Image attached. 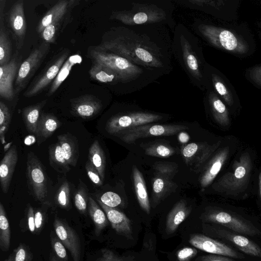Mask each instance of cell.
Wrapping results in <instances>:
<instances>
[{"label": "cell", "instance_id": "1", "mask_svg": "<svg viewBox=\"0 0 261 261\" xmlns=\"http://www.w3.org/2000/svg\"><path fill=\"white\" fill-rule=\"evenodd\" d=\"M164 24L121 27L95 48L123 57L131 62L163 75L169 74L172 64V41Z\"/></svg>", "mask_w": 261, "mask_h": 261}, {"label": "cell", "instance_id": "2", "mask_svg": "<svg viewBox=\"0 0 261 261\" xmlns=\"http://www.w3.org/2000/svg\"><path fill=\"white\" fill-rule=\"evenodd\" d=\"M172 55L193 85L202 91L208 87L206 64L199 39L185 25L178 23L173 30Z\"/></svg>", "mask_w": 261, "mask_h": 261}, {"label": "cell", "instance_id": "3", "mask_svg": "<svg viewBox=\"0 0 261 261\" xmlns=\"http://www.w3.org/2000/svg\"><path fill=\"white\" fill-rule=\"evenodd\" d=\"M89 54L93 62L111 68L118 75L127 94L141 90L163 75L111 52L94 48Z\"/></svg>", "mask_w": 261, "mask_h": 261}, {"label": "cell", "instance_id": "4", "mask_svg": "<svg viewBox=\"0 0 261 261\" xmlns=\"http://www.w3.org/2000/svg\"><path fill=\"white\" fill-rule=\"evenodd\" d=\"M192 28L197 36L214 47L240 57L253 53V39L236 29L199 19L194 21Z\"/></svg>", "mask_w": 261, "mask_h": 261}, {"label": "cell", "instance_id": "5", "mask_svg": "<svg viewBox=\"0 0 261 261\" xmlns=\"http://www.w3.org/2000/svg\"><path fill=\"white\" fill-rule=\"evenodd\" d=\"M173 6L169 1L135 2L129 9L112 11L110 18L127 26L149 24L167 25L174 30Z\"/></svg>", "mask_w": 261, "mask_h": 261}, {"label": "cell", "instance_id": "6", "mask_svg": "<svg viewBox=\"0 0 261 261\" xmlns=\"http://www.w3.org/2000/svg\"><path fill=\"white\" fill-rule=\"evenodd\" d=\"M253 156L248 152L241 153L230 169L212 186L215 191L231 197L244 195L249 185L253 167Z\"/></svg>", "mask_w": 261, "mask_h": 261}, {"label": "cell", "instance_id": "7", "mask_svg": "<svg viewBox=\"0 0 261 261\" xmlns=\"http://www.w3.org/2000/svg\"><path fill=\"white\" fill-rule=\"evenodd\" d=\"M202 218L205 222L222 226L244 236L255 237L261 234L260 230L251 221L228 210H211Z\"/></svg>", "mask_w": 261, "mask_h": 261}, {"label": "cell", "instance_id": "8", "mask_svg": "<svg viewBox=\"0 0 261 261\" xmlns=\"http://www.w3.org/2000/svg\"><path fill=\"white\" fill-rule=\"evenodd\" d=\"M175 2L189 9L199 10L224 20H232L237 16L239 1L225 0H178Z\"/></svg>", "mask_w": 261, "mask_h": 261}, {"label": "cell", "instance_id": "9", "mask_svg": "<svg viewBox=\"0 0 261 261\" xmlns=\"http://www.w3.org/2000/svg\"><path fill=\"white\" fill-rule=\"evenodd\" d=\"M163 118L162 115L145 111H126L111 117L106 123V129L110 134H118L126 129L159 121Z\"/></svg>", "mask_w": 261, "mask_h": 261}, {"label": "cell", "instance_id": "10", "mask_svg": "<svg viewBox=\"0 0 261 261\" xmlns=\"http://www.w3.org/2000/svg\"><path fill=\"white\" fill-rule=\"evenodd\" d=\"M205 74L207 89H212L229 109L236 110L240 106V101L236 90L226 77L208 63L206 65Z\"/></svg>", "mask_w": 261, "mask_h": 261}, {"label": "cell", "instance_id": "11", "mask_svg": "<svg viewBox=\"0 0 261 261\" xmlns=\"http://www.w3.org/2000/svg\"><path fill=\"white\" fill-rule=\"evenodd\" d=\"M180 124H146L123 130L119 133L120 139L126 143H133L137 139L152 137L170 136L188 129Z\"/></svg>", "mask_w": 261, "mask_h": 261}, {"label": "cell", "instance_id": "12", "mask_svg": "<svg viewBox=\"0 0 261 261\" xmlns=\"http://www.w3.org/2000/svg\"><path fill=\"white\" fill-rule=\"evenodd\" d=\"M26 176L30 193L36 200L43 201L48 193L47 175L42 163L31 151L27 155Z\"/></svg>", "mask_w": 261, "mask_h": 261}, {"label": "cell", "instance_id": "13", "mask_svg": "<svg viewBox=\"0 0 261 261\" xmlns=\"http://www.w3.org/2000/svg\"><path fill=\"white\" fill-rule=\"evenodd\" d=\"M50 50V44L45 41L34 48L22 62L15 81L14 92L18 94L26 88Z\"/></svg>", "mask_w": 261, "mask_h": 261}, {"label": "cell", "instance_id": "14", "mask_svg": "<svg viewBox=\"0 0 261 261\" xmlns=\"http://www.w3.org/2000/svg\"><path fill=\"white\" fill-rule=\"evenodd\" d=\"M207 225V232L213 237L231 244L249 256L261 259V247L245 236L234 232L222 226L214 224Z\"/></svg>", "mask_w": 261, "mask_h": 261}, {"label": "cell", "instance_id": "15", "mask_svg": "<svg viewBox=\"0 0 261 261\" xmlns=\"http://www.w3.org/2000/svg\"><path fill=\"white\" fill-rule=\"evenodd\" d=\"M221 142L212 145L207 142L190 143L181 147V154L186 164L197 172L202 170L217 150Z\"/></svg>", "mask_w": 261, "mask_h": 261}, {"label": "cell", "instance_id": "16", "mask_svg": "<svg viewBox=\"0 0 261 261\" xmlns=\"http://www.w3.org/2000/svg\"><path fill=\"white\" fill-rule=\"evenodd\" d=\"M70 51L64 50L30 85L24 92L25 97H31L43 91L54 82L63 65L69 57Z\"/></svg>", "mask_w": 261, "mask_h": 261}, {"label": "cell", "instance_id": "17", "mask_svg": "<svg viewBox=\"0 0 261 261\" xmlns=\"http://www.w3.org/2000/svg\"><path fill=\"white\" fill-rule=\"evenodd\" d=\"M189 243L196 248L207 253L243 259L245 255L227 244L201 234L192 235Z\"/></svg>", "mask_w": 261, "mask_h": 261}, {"label": "cell", "instance_id": "18", "mask_svg": "<svg viewBox=\"0 0 261 261\" xmlns=\"http://www.w3.org/2000/svg\"><path fill=\"white\" fill-rule=\"evenodd\" d=\"M7 20L17 49L22 48L26 34L27 24L22 0L16 2L10 8Z\"/></svg>", "mask_w": 261, "mask_h": 261}, {"label": "cell", "instance_id": "19", "mask_svg": "<svg viewBox=\"0 0 261 261\" xmlns=\"http://www.w3.org/2000/svg\"><path fill=\"white\" fill-rule=\"evenodd\" d=\"M22 56L16 52L8 64L0 66V95L6 100H12L15 95L13 82L22 63Z\"/></svg>", "mask_w": 261, "mask_h": 261}, {"label": "cell", "instance_id": "20", "mask_svg": "<svg viewBox=\"0 0 261 261\" xmlns=\"http://www.w3.org/2000/svg\"><path fill=\"white\" fill-rule=\"evenodd\" d=\"M231 146L226 145L221 148L207 162L202 169L199 178V183L202 188L209 186L218 174L232 153Z\"/></svg>", "mask_w": 261, "mask_h": 261}, {"label": "cell", "instance_id": "21", "mask_svg": "<svg viewBox=\"0 0 261 261\" xmlns=\"http://www.w3.org/2000/svg\"><path fill=\"white\" fill-rule=\"evenodd\" d=\"M54 227L57 236L69 251L73 261H80L81 246L77 232L67 223L58 217L55 218Z\"/></svg>", "mask_w": 261, "mask_h": 261}, {"label": "cell", "instance_id": "22", "mask_svg": "<svg viewBox=\"0 0 261 261\" xmlns=\"http://www.w3.org/2000/svg\"><path fill=\"white\" fill-rule=\"evenodd\" d=\"M71 106V111L73 115L84 119H89L100 111L102 104L96 97L87 94L73 99Z\"/></svg>", "mask_w": 261, "mask_h": 261}, {"label": "cell", "instance_id": "23", "mask_svg": "<svg viewBox=\"0 0 261 261\" xmlns=\"http://www.w3.org/2000/svg\"><path fill=\"white\" fill-rule=\"evenodd\" d=\"M100 207L105 212L112 227L117 233L127 239L133 240L132 229L130 220L122 212L112 207H110L97 200Z\"/></svg>", "mask_w": 261, "mask_h": 261}, {"label": "cell", "instance_id": "24", "mask_svg": "<svg viewBox=\"0 0 261 261\" xmlns=\"http://www.w3.org/2000/svg\"><path fill=\"white\" fill-rule=\"evenodd\" d=\"M205 91L204 102L214 119L221 125H228L230 123L229 112L225 103L212 89L208 88Z\"/></svg>", "mask_w": 261, "mask_h": 261}, {"label": "cell", "instance_id": "25", "mask_svg": "<svg viewBox=\"0 0 261 261\" xmlns=\"http://www.w3.org/2000/svg\"><path fill=\"white\" fill-rule=\"evenodd\" d=\"M16 146L13 145L5 153L0 163V184L4 194L8 192L18 161Z\"/></svg>", "mask_w": 261, "mask_h": 261}, {"label": "cell", "instance_id": "26", "mask_svg": "<svg viewBox=\"0 0 261 261\" xmlns=\"http://www.w3.org/2000/svg\"><path fill=\"white\" fill-rule=\"evenodd\" d=\"M75 0H62L57 2L43 16L36 28L37 33L41 35L45 28L56 19L71 12L72 10L79 4Z\"/></svg>", "mask_w": 261, "mask_h": 261}, {"label": "cell", "instance_id": "27", "mask_svg": "<svg viewBox=\"0 0 261 261\" xmlns=\"http://www.w3.org/2000/svg\"><path fill=\"white\" fill-rule=\"evenodd\" d=\"M89 75L92 80L97 82L111 86H121L124 94H127L118 75L106 66L92 61V65L89 70Z\"/></svg>", "mask_w": 261, "mask_h": 261}, {"label": "cell", "instance_id": "28", "mask_svg": "<svg viewBox=\"0 0 261 261\" xmlns=\"http://www.w3.org/2000/svg\"><path fill=\"white\" fill-rule=\"evenodd\" d=\"M192 210L186 200L181 199L176 203L168 214L166 230L168 234L174 233L179 225L190 215Z\"/></svg>", "mask_w": 261, "mask_h": 261}, {"label": "cell", "instance_id": "29", "mask_svg": "<svg viewBox=\"0 0 261 261\" xmlns=\"http://www.w3.org/2000/svg\"><path fill=\"white\" fill-rule=\"evenodd\" d=\"M177 188V185L172 179L155 175L152 182L151 202L153 206L158 205Z\"/></svg>", "mask_w": 261, "mask_h": 261}, {"label": "cell", "instance_id": "30", "mask_svg": "<svg viewBox=\"0 0 261 261\" xmlns=\"http://www.w3.org/2000/svg\"><path fill=\"white\" fill-rule=\"evenodd\" d=\"M61 125V123L55 115L49 113L41 114L35 133L38 144L50 137Z\"/></svg>", "mask_w": 261, "mask_h": 261}, {"label": "cell", "instance_id": "31", "mask_svg": "<svg viewBox=\"0 0 261 261\" xmlns=\"http://www.w3.org/2000/svg\"><path fill=\"white\" fill-rule=\"evenodd\" d=\"M59 143L68 164L75 166L79 156L78 140L70 134H64L58 136Z\"/></svg>", "mask_w": 261, "mask_h": 261}, {"label": "cell", "instance_id": "32", "mask_svg": "<svg viewBox=\"0 0 261 261\" xmlns=\"http://www.w3.org/2000/svg\"><path fill=\"white\" fill-rule=\"evenodd\" d=\"M135 190L138 203L141 208L147 214L150 213V204L143 176L137 167L132 169Z\"/></svg>", "mask_w": 261, "mask_h": 261}, {"label": "cell", "instance_id": "33", "mask_svg": "<svg viewBox=\"0 0 261 261\" xmlns=\"http://www.w3.org/2000/svg\"><path fill=\"white\" fill-rule=\"evenodd\" d=\"M46 102L47 100H43L23 109L22 118L28 131L34 134L36 133L38 121L41 115V110Z\"/></svg>", "mask_w": 261, "mask_h": 261}, {"label": "cell", "instance_id": "34", "mask_svg": "<svg viewBox=\"0 0 261 261\" xmlns=\"http://www.w3.org/2000/svg\"><path fill=\"white\" fill-rule=\"evenodd\" d=\"M82 57L79 54L70 56L65 62L60 70L56 79L52 83L47 93V96L53 95L65 80L69 74L72 67L76 64H81Z\"/></svg>", "mask_w": 261, "mask_h": 261}, {"label": "cell", "instance_id": "35", "mask_svg": "<svg viewBox=\"0 0 261 261\" xmlns=\"http://www.w3.org/2000/svg\"><path fill=\"white\" fill-rule=\"evenodd\" d=\"M101 208L92 197H89L88 212L95 225V233L97 236H98L108 225L109 220L107 215Z\"/></svg>", "mask_w": 261, "mask_h": 261}, {"label": "cell", "instance_id": "36", "mask_svg": "<svg viewBox=\"0 0 261 261\" xmlns=\"http://www.w3.org/2000/svg\"><path fill=\"white\" fill-rule=\"evenodd\" d=\"M49 160L50 166L58 172L65 174L70 168L63 153L59 143L51 144L48 149Z\"/></svg>", "mask_w": 261, "mask_h": 261}, {"label": "cell", "instance_id": "37", "mask_svg": "<svg viewBox=\"0 0 261 261\" xmlns=\"http://www.w3.org/2000/svg\"><path fill=\"white\" fill-rule=\"evenodd\" d=\"M88 160L97 170L103 181L105 176L106 157L99 142L95 140L89 149Z\"/></svg>", "mask_w": 261, "mask_h": 261}, {"label": "cell", "instance_id": "38", "mask_svg": "<svg viewBox=\"0 0 261 261\" xmlns=\"http://www.w3.org/2000/svg\"><path fill=\"white\" fill-rule=\"evenodd\" d=\"M11 230L4 205L0 203V248L3 251L9 250Z\"/></svg>", "mask_w": 261, "mask_h": 261}, {"label": "cell", "instance_id": "39", "mask_svg": "<svg viewBox=\"0 0 261 261\" xmlns=\"http://www.w3.org/2000/svg\"><path fill=\"white\" fill-rule=\"evenodd\" d=\"M0 66L10 62L11 57V44L3 22L0 23Z\"/></svg>", "mask_w": 261, "mask_h": 261}, {"label": "cell", "instance_id": "40", "mask_svg": "<svg viewBox=\"0 0 261 261\" xmlns=\"http://www.w3.org/2000/svg\"><path fill=\"white\" fill-rule=\"evenodd\" d=\"M144 151L146 155L161 158H169L176 153V148L162 143L151 144L146 147Z\"/></svg>", "mask_w": 261, "mask_h": 261}, {"label": "cell", "instance_id": "41", "mask_svg": "<svg viewBox=\"0 0 261 261\" xmlns=\"http://www.w3.org/2000/svg\"><path fill=\"white\" fill-rule=\"evenodd\" d=\"M153 168L155 175L172 179L178 171V165L173 162H157L154 163Z\"/></svg>", "mask_w": 261, "mask_h": 261}, {"label": "cell", "instance_id": "42", "mask_svg": "<svg viewBox=\"0 0 261 261\" xmlns=\"http://www.w3.org/2000/svg\"><path fill=\"white\" fill-rule=\"evenodd\" d=\"M70 189L67 180H65L59 186L56 194L57 205L63 209H68L70 206Z\"/></svg>", "mask_w": 261, "mask_h": 261}, {"label": "cell", "instance_id": "43", "mask_svg": "<svg viewBox=\"0 0 261 261\" xmlns=\"http://www.w3.org/2000/svg\"><path fill=\"white\" fill-rule=\"evenodd\" d=\"M88 198L87 187L81 181L74 195V202L75 207L81 214H84L86 213Z\"/></svg>", "mask_w": 261, "mask_h": 261}, {"label": "cell", "instance_id": "44", "mask_svg": "<svg viewBox=\"0 0 261 261\" xmlns=\"http://www.w3.org/2000/svg\"><path fill=\"white\" fill-rule=\"evenodd\" d=\"M11 121V114L9 108L3 101H0V134L4 138Z\"/></svg>", "mask_w": 261, "mask_h": 261}, {"label": "cell", "instance_id": "45", "mask_svg": "<svg viewBox=\"0 0 261 261\" xmlns=\"http://www.w3.org/2000/svg\"><path fill=\"white\" fill-rule=\"evenodd\" d=\"M50 243L53 250L60 261H68V255L65 246L57 236L50 237Z\"/></svg>", "mask_w": 261, "mask_h": 261}, {"label": "cell", "instance_id": "46", "mask_svg": "<svg viewBox=\"0 0 261 261\" xmlns=\"http://www.w3.org/2000/svg\"><path fill=\"white\" fill-rule=\"evenodd\" d=\"M13 253L14 261H32L33 258V254L29 247L22 243L14 250Z\"/></svg>", "mask_w": 261, "mask_h": 261}, {"label": "cell", "instance_id": "47", "mask_svg": "<svg viewBox=\"0 0 261 261\" xmlns=\"http://www.w3.org/2000/svg\"><path fill=\"white\" fill-rule=\"evenodd\" d=\"M105 205L112 208H115L122 203L121 197L113 192H107L103 193L98 199Z\"/></svg>", "mask_w": 261, "mask_h": 261}, {"label": "cell", "instance_id": "48", "mask_svg": "<svg viewBox=\"0 0 261 261\" xmlns=\"http://www.w3.org/2000/svg\"><path fill=\"white\" fill-rule=\"evenodd\" d=\"M197 254V251L195 248L186 247L177 252L175 261H194Z\"/></svg>", "mask_w": 261, "mask_h": 261}, {"label": "cell", "instance_id": "49", "mask_svg": "<svg viewBox=\"0 0 261 261\" xmlns=\"http://www.w3.org/2000/svg\"><path fill=\"white\" fill-rule=\"evenodd\" d=\"M85 169L89 178L94 185L97 186L102 185L103 181L97 170L89 160L86 163Z\"/></svg>", "mask_w": 261, "mask_h": 261}, {"label": "cell", "instance_id": "50", "mask_svg": "<svg viewBox=\"0 0 261 261\" xmlns=\"http://www.w3.org/2000/svg\"><path fill=\"white\" fill-rule=\"evenodd\" d=\"M246 76L251 82L261 88V65L249 68L247 71Z\"/></svg>", "mask_w": 261, "mask_h": 261}, {"label": "cell", "instance_id": "51", "mask_svg": "<svg viewBox=\"0 0 261 261\" xmlns=\"http://www.w3.org/2000/svg\"><path fill=\"white\" fill-rule=\"evenodd\" d=\"M101 252V256L95 261H125L123 257L118 256L110 250L103 249Z\"/></svg>", "mask_w": 261, "mask_h": 261}, {"label": "cell", "instance_id": "52", "mask_svg": "<svg viewBox=\"0 0 261 261\" xmlns=\"http://www.w3.org/2000/svg\"><path fill=\"white\" fill-rule=\"evenodd\" d=\"M195 261H237L233 258L218 254H211L197 257Z\"/></svg>", "mask_w": 261, "mask_h": 261}, {"label": "cell", "instance_id": "53", "mask_svg": "<svg viewBox=\"0 0 261 261\" xmlns=\"http://www.w3.org/2000/svg\"><path fill=\"white\" fill-rule=\"evenodd\" d=\"M34 216L36 230L40 231L44 223V214L41 209L38 208L34 212Z\"/></svg>", "mask_w": 261, "mask_h": 261}, {"label": "cell", "instance_id": "54", "mask_svg": "<svg viewBox=\"0 0 261 261\" xmlns=\"http://www.w3.org/2000/svg\"><path fill=\"white\" fill-rule=\"evenodd\" d=\"M34 212L33 207L29 204L28 205L27 220L29 230L32 233H34L36 231Z\"/></svg>", "mask_w": 261, "mask_h": 261}, {"label": "cell", "instance_id": "55", "mask_svg": "<svg viewBox=\"0 0 261 261\" xmlns=\"http://www.w3.org/2000/svg\"><path fill=\"white\" fill-rule=\"evenodd\" d=\"M49 261H60L57 256L50 253L49 256Z\"/></svg>", "mask_w": 261, "mask_h": 261}, {"label": "cell", "instance_id": "56", "mask_svg": "<svg viewBox=\"0 0 261 261\" xmlns=\"http://www.w3.org/2000/svg\"><path fill=\"white\" fill-rule=\"evenodd\" d=\"M188 136L185 133H180L179 135V139L181 142H184V138L185 140V142L187 141L186 139H185V137Z\"/></svg>", "mask_w": 261, "mask_h": 261}, {"label": "cell", "instance_id": "57", "mask_svg": "<svg viewBox=\"0 0 261 261\" xmlns=\"http://www.w3.org/2000/svg\"><path fill=\"white\" fill-rule=\"evenodd\" d=\"M4 261H14V254L13 252L12 254H11L9 257L6 258Z\"/></svg>", "mask_w": 261, "mask_h": 261}, {"label": "cell", "instance_id": "58", "mask_svg": "<svg viewBox=\"0 0 261 261\" xmlns=\"http://www.w3.org/2000/svg\"><path fill=\"white\" fill-rule=\"evenodd\" d=\"M258 186H259V193L260 195L261 198V172H259V175H258Z\"/></svg>", "mask_w": 261, "mask_h": 261}, {"label": "cell", "instance_id": "59", "mask_svg": "<svg viewBox=\"0 0 261 261\" xmlns=\"http://www.w3.org/2000/svg\"><path fill=\"white\" fill-rule=\"evenodd\" d=\"M260 28H261V24H260ZM260 33H261V32H260Z\"/></svg>", "mask_w": 261, "mask_h": 261}]
</instances>
